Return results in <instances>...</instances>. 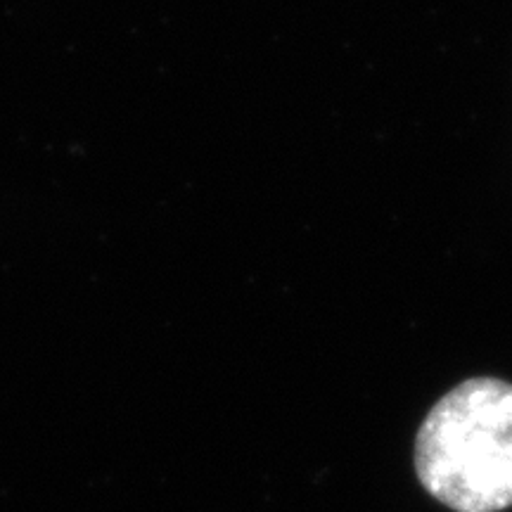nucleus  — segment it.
<instances>
[{
  "label": "nucleus",
  "mask_w": 512,
  "mask_h": 512,
  "mask_svg": "<svg viewBox=\"0 0 512 512\" xmlns=\"http://www.w3.org/2000/svg\"><path fill=\"white\" fill-rule=\"evenodd\" d=\"M422 489L456 512L512 505V384L472 377L430 408L415 437Z\"/></svg>",
  "instance_id": "nucleus-1"
}]
</instances>
